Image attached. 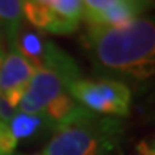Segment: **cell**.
<instances>
[{
    "label": "cell",
    "instance_id": "6da1fadb",
    "mask_svg": "<svg viewBox=\"0 0 155 155\" xmlns=\"http://www.w3.org/2000/svg\"><path fill=\"white\" fill-rule=\"evenodd\" d=\"M86 38L95 63L103 71L133 81H146L153 76V19L139 16L122 27L87 24Z\"/></svg>",
    "mask_w": 155,
    "mask_h": 155
},
{
    "label": "cell",
    "instance_id": "7a4b0ae2",
    "mask_svg": "<svg viewBox=\"0 0 155 155\" xmlns=\"http://www.w3.org/2000/svg\"><path fill=\"white\" fill-rule=\"evenodd\" d=\"M122 133V119L87 111L55 128L41 155H111Z\"/></svg>",
    "mask_w": 155,
    "mask_h": 155
},
{
    "label": "cell",
    "instance_id": "3957f363",
    "mask_svg": "<svg viewBox=\"0 0 155 155\" xmlns=\"http://www.w3.org/2000/svg\"><path fill=\"white\" fill-rule=\"evenodd\" d=\"M67 92L86 109L100 116L122 119L131 106L128 84L112 78H78L67 84Z\"/></svg>",
    "mask_w": 155,
    "mask_h": 155
},
{
    "label": "cell",
    "instance_id": "277c9868",
    "mask_svg": "<svg viewBox=\"0 0 155 155\" xmlns=\"http://www.w3.org/2000/svg\"><path fill=\"white\" fill-rule=\"evenodd\" d=\"M18 46L35 68L55 73L65 82V87L71 81L81 78V71L71 55L32 25L21 24L18 30Z\"/></svg>",
    "mask_w": 155,
    "mask_h": 155
},
{
    "label": "cell",
    "instance_id": "5b68a950",
    "mask_svg": "<svg viewBox=\"0 0 155 155\" xmlns=\"http://www.w3.org/2000/svg\"><path fill=\"white\" fill-rule=\"evenodd\" d=\"M22 16L41 33L70 35L84 21L82 0H22Z\"/></svg>",
    "mask_w": 155,
    "mask_h": 155
},
{
    "label": "cell",
    "instance_id": "8992f818",
    "mask_svg": "<svg viewBox=\"0 0 155 155\" xmlns=\"http://www.w3.org/2000/svg\"><path fill=\"white\" fill-rule=\"evenodd\" d=\"M18 30L3 32L5 52L0 67V97L16 109L25 87L37 71V68L24 57L18 46Z\"/></svg>",
    "mask_w": 155,
    "mask_h": 155
},
{
    "label": "cell",
    "instance_id": "52a82bcc",
    "mask_svg": "<svg viewBox=\"0 0 155 155\" xmlns=\"http://www.w3.org/2000/svg\"><path fill=\"white\" fill-rule=\"evenodd\" d=\"M65 94V82L57 74L48 70H37L21 97L18 111L43 116Z\"/></svg>",
    "mask_w": 155,
    "mask_h": 155
},
{
    "label": "cell",
    "instance_id": "ba28073f",
    "mask_svg": "<svg viewBox=\"0 0 155 155\" xmlns=\"http://www.w3.org/2000/svg\"><path fill=\"white\" fill-rule=\"evenodd\" d=\"M82 8L87 24L122 27L138 19L147 5L143 0H82Z\"/></svg>",
    "mask_w": 155,
    "mask_h": 155
},
{
    "label": "cell",
    "instance_id": "9c48e42d",
    "mask_svg": "<svg viewBox=\"0 0 155 155\" xmlns=\"http://www.w3.org/2000/svg\"><path fill=\"white\" fill-rule=\"evenodd\" d=\"M6 125L18 143L25 139H38L45 135H52L54 131V127L45 116L29 114L22 111H16V114Z\"/></svg>",
    "mask_w": 155,
    "mask_h": 155
},
{
    "label": "cell",
    "instance_id": "30bf717a",
    "mask_svg": "<svg viewBox=\"0 0 155 155\" xmlns=\"http://www.w3.org/2000/svg\"><path fill=\"white\" fill-rule=\"evenodd\" d=\"M24 22L22 0H0V30H18Z\"/></svg>",
    "mask_w": 155,
    "mask_h": 155
},
{
    "label": "cell",
    "instance_id": "8fae6325",
    "mask_svg": "<svg viewBox=\"0 0 155 155\" xmlns=\"http://www.w3.org/2000/svg\"><path fill=\"white\" fill-rule=\"evenodd\" d=\"M18 144L19 143L15 139L8 125L0 122V155H15Z\"/></svg>",
    "mask_w": 155,
    "mask_h": 155
},
{
    "label": "cell",
    "instance_id": "7c38bea8",
    "mask_svg": "<svg viewBox=\"0 0 155 155\" xmlns=\"http://www.w3.org/2000/svg\"><path fill=\"white\" fill-rule=\"evenodd\" d=\"M138 155H153V147L149 146L146 141H143L138 146Z\"/></svg>",
    "mask_w": 155,
    "mask_h": 155
},
{
    "label": "cell",
    "instance_id": "4fadbf2b",
    "mask_svg": "<svg viewBox=\"0 0 155 155\" xmlns=\"http://www.w3.org/2000/svg\"><path fill=\"white\" fill-rule=\"evenodd\" d=\"M3 52H5V43H3V33L0 30V67H2V60H3Z\"/></svg>",
    "mask_w": 155,
    "mask_h": 155
},
{
    "label": "cell",
    "instance_id": "5bb4252c",
    "mask_svg": "<svg viewBox=\"0 0 155 155\" xmlns=\"http://www.w3.org/2000/svg\"><path fill=\"white\" fill-rule=\"evenodd\" d=\"M143 2H144V3H146V5H147V6H149V5H150V3H152V2H153V0H143Z\"/></svg>",
    "mask_w": 155,
    "mask_h": 155
}]
</instances>
